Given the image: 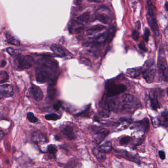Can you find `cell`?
Masks as SVG:
<instances>
[{
    "label": "cell",
    "instance_id": "cell-1",
    "mask_svg": "<svg viewBox=\"0 0 168 168\" xmlns=\"http://www.w3.org/2000/svg\"><path fill=\"white\" fill-rule=\"evenodd\" d=\"M141 104L138 99L130 94L122 96L120 110L124 113H133L139 108Z\"/></svg>",
    "mask_w": 168,
    "mask_h": 168
},
{
    "label": "cell",
    "instance_id": "cell-2",
    "mask_svg": "<svg viewBox=\"0 0 168 168\" xmlns=\"http://www.w3.org/2000/svg\"><path fill=\"white\" fill-rule=\"evenodd\" d=\"M37 64V67L45 70L55 79L59 71L58 64L56 61L49 57H43L38 60Z\"/></svg>",
    "mask_w": 168,
    "mask_h": 168
},
{
    "label": "cell",
    "instance_id": "cell-3",
    "mask_svg": "<svg viewBox=\"0 0 168 168\" xmlns=\"http://www.w3.org/2000/svg\"><path fill=\"white\" fill-rule=\"evenodd\" d=\"M147 19L150 27L155 35H159V30L156 17V8L151 1L147 2Z\"/></svg>",
    "mask_w": 168,
    "mask_h": 168
},
{
    "label": "cell",
    "instance_id": "cell-4",
    "mask_svg": "<svg viewBox=\"0 0 168 168\" xmlns=\"http://www.w3.org/2000/svg\"><path fill=\"white\" fill-rule=\"evenodd\" d=\"M157 69L159 79L161 81H168V65L166 60L164 51L161 49L159 52Z\"/></svg>",
    "mask_w": 168,
    "mask_h": 168
},
{
    "label": "cell",
    "instance_id": "cell-5",
    "mask_svg": "<svg viewBox=\"0 0 168 168\" xmlns=\"http://www.w3.org/2000/svg\"><path fill=\"white\" fill-rule=\"evenodd\" d=\"M95 17L102 23L109 24L112 21L111 11L107 7H101L98 8L95 12Z\"/></svg>",
    "mask_w": 168,
    "mask_h": 168
},
{
    "label": "cell",
    "instance_id": "cell-6",
    "mask_svg": "<svg viewBox=\"0 0 168 168\" xmlns=\"http://www.w3.org/2000/svg\"><path fill=\"white\" fill-rule=\"evenodd\" d=\"M107 96L112 97L117 95L123 93L127 89V87L122 84H115L113 82L107 83Z\"/></svg>",
    "mask_w": 168,
    "mask_h": 168
},
{
    "label": "cell",
    "instance_id": "cell-7",
    "mask_svg": "<svg viewBox=\"0 0 168 168\" xmlns=\"http://www.w3.org/2000/svg\"><path fill=\"white\" fill-rule=\"evenodd\" d=\"M16 60L18 68L19 69H28L35 64L34 59L30 55H18Z\"/></svg>",
    "mask_w": 168,
    "mask_h": 168
},
{
    "label": "cell",
    "instance_id": "cell-8",
    "mask_svg": "<svg viewBox=\"0 0 168 168\" xmlns=\"http://www.w3.org/2000/svg\"><path fill=\"white\" fill-rule=\"evenodd\" d=\"M106 27L102 25L98 24L92 26L87 30V35L90 39H95L106 32Z\"/></svg>",
    "mask_w": 168,
    "mask_h": 168
},
{
    "label": "cell",
    "instance_id": "cell-9",
    "mask_svg": "<svg viewBox=\"0 0 168 168\" xmlns=\"http://www.w3.org/2000/svg\"><path fill=\"white\" fill-rule=\"evenodd\" d=\"M148 63H146L147 67L146 69L142 70V75L144 79H145L146 82L148 83H151L153 82L154 79L155 74H156V69L154 68H152L151 66L154 64V62H149L148 61Z\"/></svg>",
    "mask_w": 168,
    "mask_h": 168
},
{
    "label": "cell",
    "instance_id": "cell-10",
    "mask_svg": "<svg viewBox=\"0 0 168 168\" xmlns=\"http://www.w3.org/2000/svg\"><path fill=\"white\" fill-rule=\"evenodd\" d=\"M68 29L70 34L77 35L80 34L84 30V26L78 21L73 20L70 21L68 26Z\"/></svg>",
    "mask_w": 168,
    "mask_h": 168
},
{
    "label": "cell",
    "instance_id": "cell-11",
    "mask_svg": "<svg viewBox=\"0 0 168 168\" xmlns=\"http://www.w3.org/2000/svg\"><path fill=\"white\" fill-rule=\"evenodd\" d=\"M110 133V131L104 128H97L94 131V140L96 144H100Z\"/></svg>",
    "mask_w": 168,
    "mask_h": 168
},
{
    "label": "cell",
    "instance_id": "cell-12",
    "mask_svg": "<svg viewBox=\"0 0 168 168\" xmlns=\"http://www.w3.org/2000/svg\"><path fill=\"white\" fill-rule=\"evenodd\" d=\"M61 133L65 135L68 140H74L76 138V135L73 128L69 125H62L60 128Z\"/></svg>",
    "mask_w": 168,
    "mask_h": 168
},
{
    "label": "cell",
    "instance_id": "cell-13",
    "mask_svg": "<svg viewBox=\"0 0 168 168\" xmlns=\"http://www.w3.org/2000/svg\"><path fill=\"white\" fill-rule=\"evenodd\" d=\"M148 97L149 99L150 105L152 110H157L158 108H160V104L158 100V97L156 91H155L154 90H151L149 91Z\"/></svg>",
    "mask_w": 168,
    "mask_h": 168
},
{
    "label": "cell",
    "instance_id": "cell-14",
    "mask_svg": "<svg viewBox=\"0 0 168 168\" xmlns=\"http://www.w3.org/2000/svg\"><path fill=\"white\" fill-rule=\"evenodd\" d=\"M31 140L33 142L38 145H42L48 142L46 137L39 131H36L32 133Z\"/></svg>",
    "mask_w": 168,
    "mask_h": 168
},
{
    "label": "cell",
    "instance_id": "cell-15",
    "mask_svg": "<svg viewBox=\"0 0 168 168\" xmlns=\"http://www.w3.org/2000/svg\"><path fill=\"white\" fill-rule=\"evenodd\" d=\"M30 92L36 101L39 102L42 100L43 97V93L39 87L35 84H31V86L30 88Z\"/></svg>",
    "mask_w": 168,
    "mask_h": 168
},
{
    "label": "cell",
    "instance_id": "cell-16",
    "mask_svg": "<svg viewBox=\"0 0 168 168\" xmlns=\"http://www.w3.org/2000/svg\"><path fill=\"white\" fill-rule=\"evenodd\" d=\"M0 93L2 97L10 98L14 95L13 87L11 84H5L0 87Z\"/></svg>",
    "mask_w": 168,
    "mask_h": 168
},
{
    "label": "cell",
    "instance_id": "cell-17",
    "mask_svg": "<svg viewBox=\"0 0 168 168\" xmlns=\"http://www.w3.org/2000/svg\"><path fill=\"white\" fill-rule=\"evenodd\" d=\"M149 128V120L147 118H144L142 120L139 121L135 122L133 126L131 127V129H138L140 131H148Z\"/></svg>",
    "mask_w": 168,
    "mask_h": 168
},
{
    "label": "cell",
    "instance_id": "cell-18",
    "mask_svg": "<svg viewBox=\"0 0 168 168\" xmlns=\"http://www.w3.org/2000/svg\"><path fill=\"white\" fill-rule=\"evenodd\" d=\"M132 122V120L130 118H121L115 125V127L118 131H122L127 128Z\"/></svg>",
    "mask_w": 168,
    "mask_h": 168
},
{
    "label": "cell",
    "instance_id": "cell-19",
    "mask_svg": "<svg viewBox=\"0 0 168 168\" xmlns=\"http://www.w3.org/2000/svg\"><path fill=\"white\" fill-rule=\"evenodd\" d=\"M50 49L53 52V53L59 56L60 57H65L67 55L66 51L61 46L57 45H52L50 46Z\"/></svg>",
    "mask_w": 168,
    "mask_h": 168
},
{
    "label": "cell",
    "instance_id": "cell-20",
    "mask_svg": "<svg viewBox=\"0 0 168 168\" xmlns=\"http://www.w3.org/2000/svg\"><path fill=\"white\" fill-rule=\"evenodd\" d=\"M160 126L165 128L168 127V111L165 110L161 114L160 116L158 117Z\"/></svg>",
    "mask_w": 168,
    "mask_h": 168
},
{
    "label": "cell",
    "instance_id": "cell-21",
    "mask_svg": "<svg viewBox=\"0 0 168 168\" xmlns=\"http://www.w3.org/2000/svg\"><path fill=\"white\" fill-rule=\"evenodd\" d=\"M142 73V68H137L129 69L127 70L126 74L127 76L132 78H137Z\"/></svg>",
    "mask_w": 168,
    "mask_h": 168
},
{
    "label": "cell",
    "instance_id": "cell-22",
    "mask_svg": "<svg viewBox=\"0 0 168 168\" xmlns=\"http://www.w3.org/2000/svg\"><path fill=\"white\" fill-rule=\"evenodd\" d=\"M112 149H113V146H112L111 142H107L102 145H100L98 148V151L104 154L108 153Z\"/></svg>",
    "mask_w": 168,
    "mask_h": 168
},
{
    "label": "cell",
    "instance_id": "cell-23",
    "mask_svg": "<svg viewBox=\"0 0 168 168\" xmlns=\"http://www.w3.org/2000/svg\"><path fill=\"white\" fill-rule=\"evenodd\" d=\"M5 34V38L7 39V42L9 44L15 46H19L20 45L19 40L13 37L8 32H6Z\"/></svg>",
    "mask_w": 168,
    "mask_h": 168
},
{
    "label": "cell",
    "instance_id": "cell-24",
    "mask_svg": "<svg viewBox=\"0 0 168 168\" xmlns=\"http://www.w3.org/2000/svg\"><path fill=\"white\" fill-rule=\"evenodd\" d=\"M93 154L95 155V157H96L98 160L100 162H103L104 161V160L106 159V156L104 154L101 152L98 151V148H94L93 151Z\"/></svg>",
    "mask_w": 168,
    "mask_h": 168
},
{
    "label": "cell",
    "instance_id": "cell-25",
    "mask_svg": "<svg viewBox=\"0 0 168 168\" xmlns=\"http://www.w3.org/2000/svg\"><path fill=\"white\" fill-rule=\"evenodd\" d=\"M90 17V12L89 11H86L78 17L77 19L80 21L87 23L89 21Z\"/></svg>",
    "mask_w": 168,
    "mask_h": 168
},
{
    "label": "cell",
    "instance_id": "cell-26",
    "mask_svg": "<svg viewBox=\"0 0 168 168\" xmlns=\"http://www.w3.org/2000/svg\"><path fill=\"white\" fill-rule=\"evenodd\" d=\"M55 89L54 88L53 85L50 84L48 88V97L50 99H53L55 96Z\"/></svg>",
    "mask_w": 168,
    "mask_h": 168
},
{
    "label": "cell",
    "instance_id": "cell-27",
    "mask_svg": "<svg viewBox=\"0 0 168 168\" xmlns=\"http://www.w3.org/2000/svg\"><path fill=\"white\" fill-rule=\"evenodd\" d=\"M9 79V76L5 71H1L0 73V83L2 84L3 83L6 82Z\"/></svg>",
    "mask_w": 168,
    "mask_h": 168
},
{
    "label": "cell",
    "instance_id": "cell-28",
    "mask_svg": "<svg viewBox=\"0 0 168 168\" xmlns=\"http://www.w3.org/2000/svg\"><path fill=\"white\" fill-rule=\"evenodd\" d=\"M131 141V137L129 136H125L120 138V140L119 141V144L121 145L126 146L128 145Z\"/></svg>",
    "mask_w": 168,
    "mask_h": 168
},
{
    "label": "cell",
    "instance_id": "cell-29",
    "mask_svg": "<svg viewBox=\"0 0 168 168\" xmlns=\"http://www.w3.org/2000/svg\"><path fill=\"white\" fill-rule=\"evenodd\" d=\"M57 151V149L55 145H50L48 146L47 152L49 154L51 155L52 156L55 157Z\"/></svg>",
    "mask_w": 168,
    "mask_h": 168
},
{
    "label": "cell",
    "instance_id": "cell-30",
    "mask_svg": "<svg viewBox=\"0 0 168 168\" xmlns=\"http://www.w3.org/2000/svg\"><path fill=\"white\" fill-rule=\"evenodd\" d=\"M115 33V28L114 27H111L107 32V41L110 42L113 39L114 34Z\"/></svg>",
    "mask_w": 168,
    "mask_h": 168
},
{
    "label": "cell",
    "instance_id": "cell-31",
    "mask_svg": "<svg viewBox=\"0 0 168 168\" xmlns=\"http://www.w3.org/2000/svg\"><path fill=\"white\" fill-rule=\"evenodd\" d=\"M45 118L48 120L56 121L59 119L60 117L55 114H48L45 116Z\"/></svg>",
    "mask_w": 168,
    "mask_h": 168
},
{
    "label": "cell",
    "instance_id": "cell-32",
    "mask_svg": "<svg viewBox=\"0 0 168 168\" xmlns=\"http://www.w3.org/2000/svg\"><path fill=\"white\" fill-rule=\"evenodd\" d=\"M27 119L30 122L32 123H36L38 121V118L34 115L33 113L29 112L27 114Z\"/></svg>",
    "mask_w": 168,
    "mask_h": 168
},
{
    "label": "cell",
    "instance_id": "cell-33",
    "mask_svg": "<svg viewBox=\"0 0 168 168\" xmlns=\"http://www.w3.org/2000/svg\"><path fill=\"white\" fill-rule=\"evenodd\" d=\"M149 36H150V31L149 29L146 27L145 29L144 34V39L145 42H148L149 41Z\"/></svg>",
    "mask_w": 168,
    "mask_h": 168
},
{
    "label": "cell",
    "instance_id": "cell-34",
    "mask_svg": "<svg viewBox=\"0 0 168 168\" xmlns=\"http://www.w3.org/2000/svg\"><path fill=\"white\" fill-rule=\"evenodd\" d=\"M139 36H140V32L137 30H134L132 31V36L133 38V39H134L135 41H138L139 38Z\"/></svg>",
    "mask_w": 168,
    "mask_h": 168
},
{
    "label": "cell",
    "instance_id": "cell-35",
    "mask_svg": "<svg viewBox=\"0 0 168 168\" xmlns=\"http://www.w3.org/2000/svg\"><path fill=\"white\" fill-rule=\"evenodd\" d=\"M138 48L141 50H142L143 51L147 52V51H148V49L146 48L145 45L143 42H141V43H139Z\"/></svg>",
    "mask_w": 168,
    "mask_h": 168
},
{
    "label": "cell",
    "instance_id": "cell-36",
    "mask_svg": "<svg viewBox=\"0 0 168 168\" xmlns=\"http://www.w3.org/2000/svg\"><path fill=\"white\" fill-rule=\"evenodd\" d=\"M152 124H153V125L154 127H158L160 126V124H159L158 118H155V119H152Z\"/></svg>",
    "mask_w": 168,
    "mask_h": 168
},
{
    "label": "cell",
    "instance_id": "cell-37",
    "mask_svg": "<svg viewBox=\"0 0 168 168\" xmlns=\"http://www.w3.org/2000/svg\"><path fill=\"white\" fill-rule=\"evenodd\" d=\"M126 156L128 158L130 159H133V160H137V158H135V156L132 154V153H130V152H127L126 153Z\"/></svg>",
    "mask_w": 168,
    "mask_h": 168
},
{
    "label": "cell",
    "instance_id": "cell-38",
    "mask_svg": "<svg viewBox=\"0 0 168 168\" xmlns=\"http://www.w3.org/2000/svg\"><path fill=\"white\" fill-rule=\"evenodd\" d=\"M159 157H160V158L162 160H164L165 159V153L164 151H159Z\"/></svg>",
    "mask_w": 168,
    "mask_h": 168
},
{
    "label": "cell",
    "instance_id": "cell-39",
    "mask_svg": "<svg viewBox=\"0 0 168 168\" xmlns=\"http://www.w3.org/2000/svg\"><path fill=\"white\" fill-rule=\"evenodd\" d=\"M61 104L60 102H58L57 103H56L55 104H54L53 106V108L56 110H59L60 108L61 107Z\"/></svg>",
    "mask_w": 168,
    "mask_h": 168
},
{
    "label": "cell",
    "instance_id": "cell-40",
    "mask_svg": "<svg viewBox=\"0 0 168 168\" xmlns=\"http://www.w3.org/2000/svg\"><path fill=\"white\" fill-rule=\"evenodd\" d=\"M7 52H8L11 56L14 55V53H15V51L13 49L11 48H8L7 49Z\"/></svg>",
    "mask_w": 168,
    "mask_h": 168
},
{
    "label": "cell",
    "instance_id": "cell-41",
    "mask_svg": "<svg viewBox=\"0 0 168 168\" xmlns=\"http://www.w3.org/2000/svg\"><path fill=\"white\" fill-rule=\"evenodd\" d=\"M7 61L5 60H2L1 61V67L2 68H3L5 66V65H7Z\"/></svg>",
    "mask_w": 168,
    "mask_h": 168
},
{
    "label": "cell",
    "instance_id": "cell-42",
    "mask_svg": "<svg viewBox=\"0 0 168 168\" xmlns=\"http://www.w3.org/2000/svg\"><path fill=\"white\" fill-rule=\"evenodd\" d=\"M135 27H137V29H140L141 28V22L139 21L136 22Z\"/></svg>",
    "mask_w": 168,
    "mask_h": 168
},
{
    "label": "cell",
    "instance_id": "cell-43",
    "mask_svg": "<svg viewBox=\"0 0 168 168\" xmlns=\"http://www.w3.org/2000/svg\"><path fill=\"white\" fill-rule=\"evenodd\" d=\"M164 8H165V9L166 11H168V2H166Z\"/></svg>",
    "mask_w": 168,
    "mask_h": 168
},
{
    "label": "cell",
    "instance_id": "cell-44",
    "mask_svg": "<svg viewBox=\"0 0 168 168\" xmlns=\"http://www.w3.org/2000/svg\"><path fill=\"white\" fill-rule=\"evenodd\" d=\"M89 2H94V3H100L101 1H88Z\"/></svg>",
    "mask_w": 168,
    "mask_h": 168
},
{
    "label": "cell",
    "instance_id": "cell-45",
    "mask_svg": "<svg viewBox=\"0 0 168 168\" xmlns=\"http://www.w3.org/2000/svg\"><path fill=\"white\" fill-rule=\"evenodd\" d=\"M1 139L2 140L3 137V132H2V131H1Z\"/></svg>",
    "mask_w": 168,
    "mask_h": 168
},
{
    "label": "cell",
    "instance_id": "cell-46",
    "mask_svg": "<svg viewBox=\"0 0 168 168\" xmlns=\"http://www.w3.org/2000/svg\"><path fill=\"white\" fill-rule=\"evenodd\" d=\"M167 94H168V88L167 89Z\"/></svg>",
    "mask_w": 168,
    "mask_h": 168
}]
</instances>
